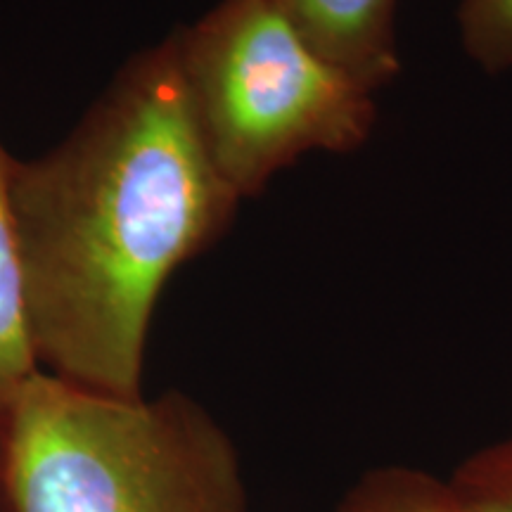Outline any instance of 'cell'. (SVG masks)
Instances as JSON below:
<instances>
[{"label":"cell","mask_w":512,"mask_h":512,"mask_svg":"<svg viewBox=\"0 0 512 512\" xmlns=\"http://www.w3.org/2000/svg\"><path fill=\"white\" fill-rule=\"evenodd\" d=\"M240 202L197 131L166 34L114 74L60 143L12 159L10 211L38 368L98 394L143 396L159 297L228 233Z\"/></svg>","instance_id":"cell-1"},{"label":"cell","mask_w":512,"mask_h":512,"mask_svg":"<svg viewBox=\"0 0 512 512\" xmlns=\"http://www.w3.org/2000/svg\"><path fill=\"white\" fill-rule=\"evenodd\" d=\"M0 512H249L238 448L192 396L38 370L0 425Z\"/></svg>","instance_id":"cell-2"},{"label":"cell","mask_w":512,"mask_h":512,"mask_svg":"<svg viewBox=\"0 0 512 512\" xmlns=\"http://www.w3.org/2000/svg\"><path fill=\"white\" fill-rule=\"evenodd\" d=\"M197 131L240 200L311 152L344 155L375 128V93L316 53L271 0H219L171 31Z\"/></svg>","instance_id":"cell-3"},{"label":"cell","mask_w":512,"mask_h":512,"mask_svg":"<svg viewBox=\"0 0 512 512\" xmlns=\"http://www.w3.org/2000/svg\"><path fill=\"white\" fill-rule=\"evenodd\" d=\"M309 46L377 93L401 72L399 0H271Z\"/></svg>","instance_id":"cell-4"},{"label":"cell","mask_w":512,"mask_h":512,"mask_svg":"<svg viewBox=\"0 0 512 512\" xmlns=\"http://www.w3.org/2000/svg\"><path fill=\"white\" fill-rule=\"evenodd\" d=\"M12 157L0 140V425L38 363L31 349L22 271L10 211Z\"/></svg>","instance_id":"cell-5"},{"label":"cell","mask_w":512,"mask_h":512,"mask_svg":"<svg viewBox=\"0 0 512 512\" xmlns=\"http://www.w3.org/2000/svg\"><path fill=\"white\" fill-rule=\"evenodd\" d=\"M335 512H472L451 479L413 467H377L344 494Z\"/></svg>","instance_id":"cell-6"},{"label":"cell","mask_w":512,"mask_h":512,"mask_svg":"<svg viewBox=\"0 0 512 512\" xmlns=\"http://www.w3.org/2000/svg\"><path fill=\"white\" fill-rule=\"evenodd\" d=\"M458 29L465 53L484 72L512 67V0H463Z\"/></svg>","instance_id":"cell-7"},{"label":"cell","mask_w":512,"mask_h":512,"mask_svg":"<svg viewBox=\"0 0 512 512\" xmlns=\"http://www.w3.org/2000/svg\"><path fill=\"white\" fill-rule=\"evenodd\" d=\"M448 479L472 512H512V434L472 453Z\"/></svg>","instance_id":"cell-8"}]
</instances>
